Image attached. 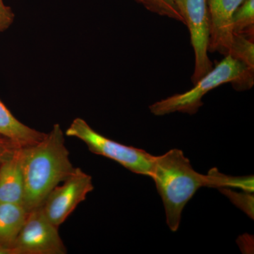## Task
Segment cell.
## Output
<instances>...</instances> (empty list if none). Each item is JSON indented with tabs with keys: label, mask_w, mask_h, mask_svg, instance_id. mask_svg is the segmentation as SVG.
Returning a JSON list of instances; mask_svg holds the SVG:
<instances>
[{
	"label": "cell",
	"mask_w": 254,
	"mask_h": 254,
	"mask_svg": "<svg viewBox=\"0 0 254 254\" xmlns=\"http://www.w3.org/2000/svg\"><path fill=\"white\" fill-rule=\"evenodd\" d=\"M153 179L165 208L167 225L173 232L180 228L182 214L187 203L201 187L247 190L248 177L227 176L213 169L207 175L195 171L182 150H170L155 156Z\"/></svg>",
	"instance_id": "1"
},
{
	"label": "cell",
	"mask_w": 254,
	"mask_h": 254,
	"mask_svg": "<svg viewBox=\"0 0 254 254\" xmlns=\"http://www.w3.org/2000/svg\"><path fill=\"white\" fill-rule=\"evenodd\" d=\"M24 180L23 205L28 211L41 206L48 194L66 180L75 168L59 124L41 141L21 148Z\"/></svg>",
	"instance_id": "2"
},
{
	"label": "cell",
	"mask_w": 254,
	"mask_h": 254,
	"mask_svg": "<svg viewBox=\"0 0 254 254\" xmlns=\"http://www.w3.org/2000/svg\"><path fill=\"white\" fill-rule=\"evenodd\" d=\"M227 83H231L237 91L250 89L254 86V70L227 55L195 83L190 91L177 93L150 105V113L155 116H164L177 112L194 115L203 105L202 99L204 95Z\"/></svg>",
	"instance_id": "3"
},
{
	"label": "cell",
	"mask_w": 254,
	"mask_h": 254,
	"mask_svg": "<svg viewBox=\"0 0 254 254\" xmlns=\"http://www.w3.org/2000/svg\"><path fill=\"white\" fill-rule=\"evenodd\" d=\"M65 135L81 140L91 153L113 160L131 173L151 176L154 155L100 134L83 119H75L65 131Z\"/></svg>",
	"instance_id": "4"
},
{
	"label": "cell",
	"mask_w": 254,
	"mask_h": 254,
	"mask_svg": "<svg viewBox=\"0 0 254 254\" xmlns=\"http://www.w3.org/2000/svg\"><path fill=\"white\" fill-rule=\"evenodd\" d=\"M177 9L190 31L195 56L193 84L213 68L208 57L210 16L207 0H177Z\"/></svg>",
	"instance_id": "5"
},
{
	"label": "cell",
	"mask_w": 254,
	"mask_h": 254,
	"mask_svg": "<svg viewBox=\"0 0 254 254\" xmlns=\"http://www.w3.org/2000/svg\"><path fill=\"white\" fill-rule=\"evenodd\" d=\"M58 228L47 218L42 205L33 209L11 248L12 254H66Z\"/></svg>",
	"instance_id": "6"
},
{
	"label": "cell",
	"mask_w": 254,
	"mask_h": 254,
	"mask_svg": "<svg viewBox=\"0 0 254 254\" xmlns=\"http://www.w3.org/2000/svg\"><path fill=\"white\" fill-rule=\"evenodd\" d=\"M93 190L91 175L81 168H76L63 185L52 190L42 205V208L48 220L59 227Z\"/></svg>",
	"instance_id": "7"
},
{
	"label": "cell",
	"mask_w": 254,
	"mask_h": 254,
	"mask_svg": "<svg viewBox=\"0 0 254 254\" xmlns=\"http://www.w3.org/2000/svg\"><path fill=\"white\" fill-rule=\"evenodd\" d=\"M210 16L208 52L227 56L233 38L232 19L244 0H207Z\"/></svg>",
	"instance_id": "8"
},
{
	"label": "cell",
	"mask_w": 254,
	"mask_h": 254,
	"mask_svg": "<svg viewBox=\"0 0 254 254\" xmlns=\"http://www.w3.org/2000/svg\"><path fill=\"white\" fill-rule=\"evenodd\" d=\"M24 180L21 147L0 162V203H22Z\"/></svg>",
	"instance_id": "9"
},
{
	"label": "cell",
	"mask_w": 254,
	"mask_h": 254,
	"mask_svg": "<svg viewBox=\"0 0 254 254\" xmlns=\"http://www.w3.org/2000/svg\"><path fill=\"white\" fill-rule=\"evenodd\" d=\"M28 213L22 203H0V246L11 251Z\"/></svg>",
	"instance_id": "10"
},
{
	"label": "cell",
	"mask_w": 254,
	"mask_h": 254,
	"mask_svg": "<svg viewBox=\"0 0 254 254\" xmlns=\"http://www.w3.org/2000/svg\"><path fill=\"white\" fill-rule=\"evenodd\" d=\"M46 133L26 126L15 118L0 100V135L11 140L18 146L26 147L41 141Z\"/></svg>",
	"instance_id": "11"
},
{
	"label": "cell",
	"mask_w": 254,
	"mask_h": 254,
	"mask_svg": "<svg viewBox=\"0 0 254 254\" xmlns=\"http://www.w3.org/2000/svg\"><path fill=\"white\" fill-rule=\"evenodd\" d=\"M233 34L254 37V0H244L232 19Z\"/></svg>",
	"instance_id": "12"
},
{
	"label": "cell",
	"mask_w": 254,
	"mask_h": 254,
	"mask_svg": "<svg viewBox=\"0 0 254 254\" xmlns=\"http://www.w3.org/2000/svg\"><path fill=\"white\" fill-rule=\"evenodd\" d=\"M228 55L254 70V37L233 34Z\"/></svg>",
	"instance_id": "13"
},
{
	"label": "cell",
	"mask_w": 254,
	"mask_h": 254,
	"mask_svg": "<svg viewBox=\"0 0 254 254\" xmlns=\"http://www.w3.org/2000/svg\"><path fill=\"white\" fill-rule=\"evenodd\" d=\"M176 1L177 0H145L142 4L152 12L161 16H168L183 23L181 15L177 9Z\"/></svg>",
	"instance_id": "14"
},
{
	"label": "cell",
	"mask_w": 254,
	"mask_h": 254,
	"mask_svg": "<svg viewBox=\"0 0 254 254\" xmlns=\"http://www.w3.org/2000/svg\"><path fill=\"white\" fill-rule=\"evenodd\" d=\"M219 190L226 195L234 205L243 210L251 218L254 219V196L252 192L238 193L229 188H220Z\"/></svg>",
	"instance_id": "15"
},
{
	"label": "cell",
	"mask_w": 254,
	"mask_h": 254,
	"mask_svg": "<svg viewBox=\"0 0 254 254\" xmlns=\"http://www.w3.org/2000/svg\"><path fill=\"white\" fill-rule=\"evenodd\" d=\"M14 19V14L9 6L0 0V33L7 29Z\"/></svg>",
	"instance_id": "16"
},
{
	"label": "cell",
	"mask_w": 254,
	"mask_h": 254,
	"mask_svg": "<svg viewBox=\"0 0 254 254\" xmlns=\"http://www.w3.org/2000/svg\"><path fill=\"white\" fill-rule=\"evenodd\" d=\"M19 148L14 142L4 136L0 135V162L14 153L16 148Z\"/></svg>",
	"instance_id": "17"
},
{
	"label": "cell",
	"mask_w": 254,
	"mask_h": 254,
	"mask_svg": "<svg viewBox=\"0 0 254 254\" xmlns=\"http://www.w3.org/2000/svg\"><path fill=\"white\" fill-rule=\"evenodd\" d=\"M0 254H12V253H11V251L9 250V249H6L0 246Z\"/></svg>",
	"instance_id": "18"
},
{
	"label": "cell",
	"mask_w": 254,
	"mask_h": 254,
	"mask_svg": "<svg viewBox=\"0 0 254 254\" xmlns=\"http://www.w3.org/2000/svg\"><path fill=\"white\" fill-rule=\"evenodd\" d=\"M136 1H138V2L141 3V4H143V1H145V0H136Z\"/></svg>",
	"instance_id": "19"
}]
</instances>
